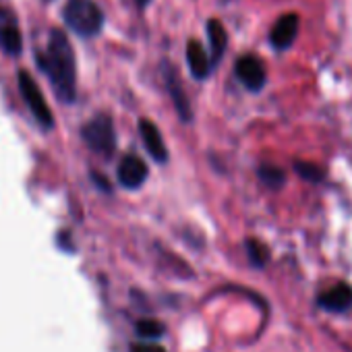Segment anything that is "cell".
Wrapping results in <instances>:
<instances>
[{
  "mask_svg": "<svg viewBox=\"0 0 352 352\" xmlns=\"http://www.w3.org/2000/svg\"><path fill=\"white\" fill-rule=\"evenodd\" d=\"M38 65L48 75L58 100L73 104L77 96V65L69 38L60 30H52L46 52L38 54Z\"/></svg>",
  "mask_w": 352,
  "mask_h": 352,
  "instance_id": "6da1fadb",
  "label": "cell"
},
{
  "mask_svg": "<svg viewBox=\"0 0 352 352\" xmlns=\"http://www.w3.org/2000/svg\"><path fill=\"white\" fill-rule=\"evenodd\" d=\"M63 17L69 30L81 38H94L104 28V13L94 0H69Z\"/></svg>",
  "mask_w": 352,
  "mask_h": 352,
  "instance_id": "7a4b0ae2",
  "label": "cell"
},
{
  "mask_svg": "<svg viewBox=\"0 0 352 352\" xmlns=\"http://www.w3.org/2000/svg\"><path fill=\"white\" fill-rule=\"evenodd\" d=\"M81 137H83L85 145L91 151H96L98 155L110 157L116 151V131H114V122L108 114H98L87 124H83Z\"/></svg>",
  "mask_w": 352,
  "mask_h": 352,
  "instance_id": "3957f363",
  "label": "cell"
},
{
  "mask_svg": "<svg viewBox=\"0 0 352 352\" xmlns=\"http://www.w3.org/2000/svg\"><path fill=\"white\" fill-rule=\"evenodd\" d=\"M19 89H21V96L28 104V108L32 110L34 118L40 122V126L44 129H52L54 126V116H52V110L50 106L46 104L36 79L28 73V71H21L19 73Z\"/></svg>",
  "mask_w": 352,
  "mask_h": 352,
  "instance_id": "277c9868",
  "label": "cell"
},
{
  "mask_svg": "<svg viewBox=\"0 0 352 352\" xmlns=\"http://www.w3.org/2000/svg\"><path fill=\"white\" fill-rule=\"evenodd\" d=\"M162 77H164V85H166V91L179 112L181 120L183 122H191L193 120V108H191V102L187 98V91H185V85H183V79L179 75V71L174 69L172 63L164 60L162 63Z\"/></svg>",
  "mask_w": 352,
  "mask_h": 352,
  "instance_id": "5b68a950",
  "label": "cell"
},
{
  "mask_svg": "<svg viewBox=\"0 0 352 352\" xmlns=\"http://www.w3.org/2000/svg\"><path fill=\"white\" fill-rule=\"evenodd\" d=\"M234 75L241 81V85L247 91H261L267 83V73H265V65L259 56L255 54H245L236 60L234 65Z\"/></svg>",
  "mask_w": 352,
  "mask_h": 352,
  "instance_id": "8992f818",
  "label": "cell"
},
{
  "mask_svg": "<svg viewBox=\"0 0 352 352\" xmlns=\"http://www.w3.org/2000/svg\"><path fill=\"white\" fill-rule=\"evenodd\" d=\"M116 176H118V185L133 191V189H139L149 176V168L147 164L135 155V153H129L120 160L118 164V170H116Z\"/></svg>",
  "mask_w": 352,
  "mask_h": 352,
  "instance_id": "52a82bcc",
  "label": "cell"
},
{
  "mask_svg": "<svg viewBox=\"0 0 352 352\" xmlns=\"http://www.w3.org/2000/svg\"><path fill=\"white\" fill-rule=\"evenodd\" d=\"M317 307L327 313H346L352 309V286L348 282H336L317 296Z\"/></svg>",
  "mask_w": 352,
  "mask_h": 352,
  "instance_id": "ba28073f",
  "label": "cell"
},
{
  "mask_svg": "<svg viewBox=\"0 0 352 352\" xmlns=\"http://www.w3.org/2000/svg\"><path fill=\"white\" fill-rule=\"evenodd\" d=\"M298 28H300V17L296 13H288V15H282L272 32H270V44L274 50L278 52H284L288 50L294 42H296V36H298Z\"/></svg>",
  "mask_w": 352,
  "mask_h": 352,
  "instance_id": "9c48e42d",
  "label": "cell"
},
{
  "mask_svg": "<svg viewBox=\"0 0 352 352\" xmlns=\"http://www.w3.org/2000/svg\"><path fill=\"white\" fill-rule=\"evenodd\" d=\"M139 135H141V141L145 145V151L151 155L153 162L166 164L170 160L168 147H166L164 137H162V133H160L155 122H151L149 118H141L139 120Z\"/></svg>",
  "mask_w": 352,
  "mask_h": 352,
  "instance_id": "30bf717a",
  "label": "cell"
},
{
  "mask_svg": "<svg viewBox=\"0 0 352 352\" xmlns=\"http://www.w3.org/2000/svg\"><path fill=\"white\" fill-rule=\"evenodd\" d=\"M187 65H189L193 79H197V81L208 79L214 71V63H212L210 52H206L201 42H197V40L187 42Z\"/></svg>",
  "mask_w": 352,
  "mask_h": 352,
  "instance_id": "8fae6325",
  "label": "cell"
},
{
  "mask_svg": "<svg viewBox=\"0 0 352 352\" xmlns=\"http://www.w3.org/2000/svg\"><path fill=\"white\" fill-rule=\"evenodd\" d=\"M206 30H208V40H210V56L216 67L224 58V52L228 48V34L220 19H210Z\"/></svg>",
  "mask_w": 352,
  "mask_h": 352,
  "instance_id": "7c38bea8",
  "label": "cell"
},
{
  "mask_svg": "<svg viewBox=\"0 0 352 352\" xmlns=\"http://www.w3.org/2000/svg\"><path fill=\"white\" fill-rule=\"evenodd\" d=\"M257 176H259V181H261L267 189H274V191L282 189V187H284V183H286V172H284L282 168H278V166H270V164L259 166Z\"/></svg>",
  "mask_w": 352,
  "mask_h": 352,
  "instance_id": "4fadbf2b",
  "label": "cell"
},
{
  "mask_svg": "<svg viewBox=\"0 0 352 352\" xmlns=\"http://www.w3.org/2000/svg\"><path fill=\"white\" fill-rule=\"evenodd\" d=\"M294 172L300 176L302 181H307V183H311V185L323 183V181H325V176H327L325 168H321V166H317V164H313V162H302V160H296V162H294Z\"/></svg>",
  "mask_w": 352,
  "mask_h": 352,
  "instance_id": "5bb4252c",
  "label": "cell"
},
{
  "mask_svg": "<svg viewBox=\"0 0 352 352\" xmlns=\"http://www.w3.org/2000/svg\"><path fill=\"white\" fill-rule=\"evenodd\" d=\"M245 249H247V257H249V261H251L253 267L261 270V267L267 265V261H270V249L261 241L247 239L245 241Z\"/></svg>",
  "mask_w": 352,
  "mask_h": 352,
  "instance_id": "9a60e30c",
  "label": "cell"
},
{
  "mask_svg": "<svg viewBox=\"0 0 352 352\" xmlns=\"http://www.w3.org/2000/svg\"><path fill=\"white\" fill-rule=\"evenodd\" d=\"M0 46L7 54H19L21 48H23V42H21V34L17 28H0Z\"/></svg>",
  "mask_w": 352,
  "mask_h": 352,
  "instance_id": "2e32d148",
  "label": "cell"
},
{
  "mask_svg": "<svg viewBox=\"0 0 352 352\" xmlns=\"http://www.w3.org/2000/svg\"><path fill=\"white\" fill-rule=\"evenodd\" d=\"M164 333H166V327L157 319H141V321H137V336L141 340H153L155 342Z\"/></svg>",
  "mask_w": 352,
  "mask_h": 352,
  "instance_id": "e0dca14e",
  "label": "cell"
},
{
  "mask_svg": "<svg viewBox=\"0 0 352 352\" xmlns=\"http://www.w3.org/2000/svg\"><path fill=\"white\" fill-rule=\"evenodd\" d=\"M129 352H168L162 344L153 342V340H145V342H135L131 344Z\"/></svg>",
  "mask_w": 352,
  "mask_h": 352,
  "instance_id": "ac0fdd59",
  "label": "cell"
},
{
  "mask_svg": "<svg viewBox=\"0 0 352 352\" xmlns=\"http://www.w3.org/2000/svg\"><path fill=\"white\" fill-rule=\"evenodd\" d=\"M91 179H94V181L98 183V189H102V191H106V193H110V191H112L110 183H108V181L104 179V176H100L98 172H94V174H91Z\"/></svg>",
  "mask_w": 352,
  "mask_h": 352,
  "instance_id": "d6986e66",
  "label": "cell"
},
{
  "mask_svg": "<svg viewBox=\"0 0 352 352\" xmlns=\"http://www.w3.org/2000/svg\"><path fill=\"white\" fill-rule=\"evenodd\" d=\"M135 3H137V5H139L141 9H145V7H147V5L151 3V0H135Z\"/></svg>",
  "mask_w": 352,
  "mask_h": 352,
  "instance_id": "ffe728a7",
  "label": "cell"
}]
</instances>
